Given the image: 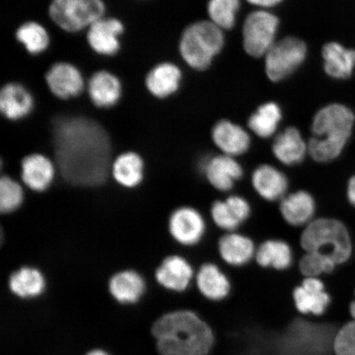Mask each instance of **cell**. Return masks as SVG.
Returning <instances> with one entry per match:
<instances>
[{
	"mask_svg": "<svg viewBox=\"0 0 355 355\" xmlns=\"http://www.w3.org/2000/svg\"><path fill=\"white\" fill-rule=\"evenodd\" d=\"M51 133L56 165L67 183L78 187L105 183L112 166V145L101 124L67 115L53 121Z\"/></svg>",
	"mask_w": 355,
	"mask_h": 355,
	"instance_id": "obj_1",
	"label": "cell"
},
{
	"mask_svg": "<svg viewBox=\"0 0 355 355\" xmlns=\"http://www.w3.org/2000/svg\"><path fill=\"white\" fill-rule=\"evenodd\" d=\"M152 332L161 355H208L215 344L209 324L190 310L164 314Z\"/></svg>",
	"mask_w": 355,
	"mask_h": 355,
	"instance_id": "obj_2",
	"label": "cell"
},
{
	"mask_svg": "<svg viewBox=\"0 0 355 355\" xmlns=\"http://www.w3.org/2000/svg\"><path fill=\"white\" fill-rule=\"evenodd\" d=\"M354 122L353 111L345 105L332 103L319 110L311 124L312 137L308 143L311 158L327 163L339 157L352 137Z\"/></svg>",
	"mask_w": 355,
	"mask_h": 355,
	"instance_id": "obj_3",
	"label": "cell"
},
{
	"mask_svg": "<svg viewBox=\"0 0 355 355\" xmlns=\"http://www.w3.org/2000/svg\"><path fill=\"white\" fill-rule=\"evenodd\" d=\"M225 32L209 20L193 22L182 33L179 51L186 64L196 71L210 68L215 58L223 50Z\"/></svg>",
	"mask_w": 355,
	"mask_h": 355,
	"instance_id": "obj_4",
	"label": "cell"
},
{
	"mask_svg": "<svg viewBox=\"0 0 355 355\" xmlns=\"http://www.w3.org/2000/svg\"><path fill=\"white\" fill-rule=\"evenodd\" d=\"M305 252H317L329 257L336 265L346 263L353 248L349 230L343 222L331 218L313 220L305 226L300 237Z\"/></svg>",
	"mask_w": 355,
	"mask_h": 355,
	"instance_id": "obj_5",
	"label": "cell"
},
{
	"mask_svg": "<svg viewBox=\"0 0 355 355\" xmlns=\"http://www.w3.org/2000/svg\"><path fill=\"white\" fill-rule=\"evenodd\" d=\"M105 12L104 0H52L49 6L52 21L71 33L88 29Z\"/></svg>",
	"mask_w": 355,
	"mask_h": 355,
	"instance_id": "obj_6",
	"label": "cell"
},
{
	"mask_svg": "<svg viewBox=\"0 0 355 355\" xmlns=\"http://www.w3.org/2000/svg\"><path fill=\"white\" fill-rule=\"evenodd\" d=\"M307 56L304 40L294 35L279 40L264 57L266 77L275 83L284 81L300 68Z\"/></svg>",
	"mask_w": 355,
	"mask_h": 355,
	"instance_id": "obj_7",
	"label": "cell"
},
{
	"mask_svg": "<svg viewBox=\"0 0 355 355\" xmlns=\"http://www.w3.org/2000/svg\"><path fill=\"white\" fill-rule=\"evenodd\" d=\"M279 19L268 10H257L248 15L242 29L243 48L254 59L265 57L277 42Z\"/></svg>",
	"mask_w": 355,
	"mask_h": 355,
	"instance_id": "obj_8",
	"label": "cell"
},
{
	"mask_svg": "<svg viewBox=\"0 0 355 355\" xmlns=\"http://www.w3.org/2000/svg\"><path fill=\"white\" fill-rule=\"evenodd\" d=\"M168 232L177 243L193 246L202 241L206 232V222L201 213L191 207H181L171 213Z\"/></svg>",
	"mask_w": 355,
	"mask_h": 355,
	"instance_id": "obj_9",
	"label": "cell"
},
{
	"mask_svg": "<svg viewBox=\"0 0 355 355\" xmlns=\"http://www.w3.org/2000/svg\"><path fill=\"white\" fill-rule=\"evenodd\" d=\"M123 22L115 17H101L87 29V40L92 50L100 55L114 56L121 48Z\"/></svg>",
	"mask_w": 355,
	"mask_h": 355,
	"instance_id": "obj_10",
	"label": "cell"
},
{
	"mask_svg": "<svg viewBox=\"0 0 355 355\" xmlns=\"http://www.w3.org/2000/svg\"><path fill=\"white\" fill-rule=\"evenodd\" d=\"M199 168L212 187L221 192L232 190L243 173L234 157L224 154L203 159Z\"/></svg>",
	"mask_w": 355,
	"mask_h": 355,
	"instance_id": "obj_11",
	"label": "cell"
},
{
	"mask_svg": "<svg viewBox=\"0 0 355 355\" xmlns=\"http://www.w3.org/2000/svg\"><path fill=\"white\" fill-rule=\"evenodd\" d=\"M46 82L52 94L62 100L78 96L85 87L81 71L68 62L53 64L46 72Z\"/></svg>",
	"mask_w": 355,
	"mask_h": 355,
	"instance_id": "obj_12",
	"label": "cell"
},
{
	"mask_svg": "<svg viewBox=\"0 0 355 355\" xmlns=\"http://www.w3.org/2000/svg\"><path fill=\"white\" fill-rule=\"evenodd\" d=\"M297 311L304 315L322 316L331 304V296L318 277H305L293 292Z\"/></svg>",
	"mask_w": 355,
	"mask_h": 355,
	"instance_id": "obj_13",
	"label": "cell"
},
{
	"mask_svg": "<svg viewBox=\"0 0 355 355\" xmlns=\"http://www.w3.org/2000/svg\"><path fill=\"white\" fill-rule=\"evenodd\" d=\"M211 139L222 154L234 158L246 153L251 146L250 133L228 119H221L213 126Z\"/></svg>",
	"mask_w": 355,
	"mask_h": 355,
	"instance_id": "obj_14",
	"label": "cell"
},
{
	"mask_svg": "<svg viewBox=\"0 0 355 355\" xmlns=\"http://www.w3.org/2000/svg\"><path fill=\"white\" fill-rule=\"evenodd\" d=\"M34 105L32 92L20 83H8L0 91V111L8 121H19L28 117Z\"/></svg>",
	"mask_w": 355,
	"mask_h": 355,
	"instance_id": "obj_15",
	"label": "cell"
},
{
	"mask_svg": "<svg viewBox=\"0 0 355 355\" xmlns=\"http://www.w3.org/2000/svg\"><path fill=\"white\" fill-rule=\"evenodd\" d=\"M157 282L168 291L183 292L193 277V269L187 260L179 255L166 257L155 270Z\"/></svg>",
	"mask_w": 355,
	"mask_h": 355,
	"instance_id": "obj_16",
	"label": "cell"
},
{
	"mask_svg": "<svg viewBox=\"0 0 355 355\" xmlns=\"http://www.w3.org/2000/svg\"><path fill=\"white\" fill-rule=\"evenodd\" d=\"M55 167L50 159L42 154L26 155L21 163V177L24 183L35 192H44L55 179Z\"/></svg>",
	"mask_w": 355,
	"mask_h": 355,
	"instance_id": "obj_17",
	"label": "cell"
},
{
	"mask_svg": "<svg viewBox=\"0 0 355 355\" xmlns=\"http://www.w3.org/2000/svg\"><path fill=\"white\" fill-rule=\"evenodd\" d=\"M183 73L180 67L171 62H163L153 67L146 74V89L153 96L166 99L179 91Z\"/></svg>",
	"mask_w": 355,
	"mask_h": 355,
	"instance_id": "obj_18",
	"label": "cell"
},
{
	"mask_svg": "<svg viewBox=\"0 0 355 355\" xmlns=\"http://www.w3.org/2000/svg\"><path fill=\"white\" fill-rule=\"evenodd\" d=\"M89 97L96 107L106 109L117 105L122 96V84L107 70L97 71L87 83Z\"/></svg>",
	"mask_w": 355,
	"mask_h": 355,
	"instance_id": "obj_19",
	"label": "cell"
},
{
	"mask_svg": "<svg viewBox=\"0 0 355 355\" xmlns=\"http://www.w3.org/2000/svg\"><path fill=\"white\" fill-rule=\"evenodd\" d=\"M272 153L283 165L295 166L304 161L309 146L298 128L291 126L275 137Z\"/></svg>",
	"mask_w": 355,
	"mask_h": 355,
	"instance_id": "obj_20",
	"label": "cell"
},
{
	"mask_svg": "<svg viewBox=\"0 0 355 355\" xmlns=\"http://www.w3.org/2000/svg\"><path fill=\"white\" fill-rule=\"evenodd\" d=\"M316 203L312 195L306 191L286 195L281 200L279 211L286 223L292 226H307L313 220Z\"/></svg>",
	"mask_w": 355,
	"mask_h": 355,
	"instance_id": "obj_21",
	"label": "cell"
},
{
	"mask_svg": "<svg viewBox=\"0 0 355 355\" xmlns=\"http://www.w3.org/2000/svg\"><path fill=\"white\" fill-rule=\"evenodd\" d=\"M252 184L261 198L274 202L286 196L288 182L287 177L277 168L261 165L252 173Z\"/></svg>",
	"mask_w": 355,
	"mask_h": 355,
	"instance_id": "obj_22",
	"label": "cell"
},
{
	"mask_svg": "<svg viewBox=\"0 0 355 355\" xmlns=\"http://www.w3.org/2000/svg\"><path fill=\"white\" fill-rule=\"evenodd\" d=\"M323 69L328 76L334 79H347L355 67V51L343 44L331 42L322 46Z\"/></svg>",
	"mask_w": 355,
	"mask_h": 355,
	"instance_id": "obj_23",
	"label": "cell"
},
{
	"mask_svg": "<svg viewBox=\"0 0 355 355\" xmlns=\"http://www.w3.org/2000/svg\"><path fill=\"white\" fill-rule=\"evenodd\" d=\"M146 282L136 270H124L114 274L109 282V291L119 303L135 304L144 295Z\"/></svg>",
	"mask_w": 355,
	"mask_h": 355,
	"instance_id": "obj_24",
	"label": "cell"
},
{
	"mask_svg": "<svg viewBox=\"0 0 355 355\" xmlns=\"http://www.w3.org/2000/svg\"><path fill=\"white\" fill-rule=\"evenodd\" d=\"M218 251L222 260L233 266L245 265L256 255L252 239L234 232H230L220 238Z\"/></svg>",
	"mask_w": 355,
	"mask_h": 355,
	"instance_id": "obj_25",
	"label": "cell"
},
{
	"mask_svg": "<svg viewBox=\"0 0 355 355\" xmlns=\"http://www.w3.org/2000/svg\"><path fill=\"white\" fill-rule=\"evenodd\" d=\"M197 286L201 294L211 301H221L230 295L232 286L225 274L215 264L207 263L199 269Z\"/></svg>",
	"mask_w": 355,
	"mask_h": 355,
	"instance_id": "obj_26",
	"label": "cell"
},
{
	"mask_svg": "<svg viewBox=\"0 0 355 355\" xmlns=\"http://www.w3.org/2000/svg\"><path fill=\"white\" fill-rule=\"evenodd\" d=\"M111 174L115 181L123 187L135 188L144 180V159L136 153H122L112 162Z\"/></svg>",
	"mask_w": 355,
	"mask_h": 355,
	"instance_id": "obj_27",
	"label": "cell"
},
{
	"mask_svg": "<svg viewBox=\"0 0 355 355\" xmlns=\"http://www.w3.org/2000/svg\"><path fill=\"white\" fill-rule=\"evenodd\" d=\"M8 287L19 298H35L41 295L46 288V279L37 268L22 266L11 274Z\"/></svg>",
	"mask_w": 355,
	"mask_h": 355,
	"instance_id": "obj_28",
	"label": "cell"
},
{
	"mask_svg": "<svg viewBox=\"0 0 355 355\" xmlns=\"http://www.w3.org/2000/svg\"><path fill=\"white\" fill-rule=\"evenodd\" d=\"M282 117V110L277 102H266L248 118V127L260 139H269L276 133Z\"/></svg>",
	"mask_w": 355,
	"mask_h": 355,
	"instance_id": "obj_29",
	"label": "cell"
},
{
	"mask_svg": "<svg viewBox=\"0 0 355 355\" xmlns=\"http://www.w3.org/2000/svg\"><path fill=\"white\" fill-rule=\"evenodd\" d=\"M256 260L261 268L286 270L293 263V252L288 244L281 239H269L261 243L256 252Z\"/></svg>",
	"mask_w": 355,
	"mask_h": 355,
	"instance_id": "obj_30",
	"label": "cell"
},
{
	"mask_svg": "<svg viewBox=\"0 0 355 355\" xmlns=\"http://www.w3.org/2000/svg\"><path fill=\"white\" fill-rule=\"evenodd\" d=\"M16 39L32 55H38L50 46V35L46 28L37 21H26L16 31Z\"/></svg>",
	"mask_w": 355,
	"mask_h": 355,
	"instance_id": "obj_31",
	"label": "cell"
},
{
	"mask_svg": "<svg viewBox=\"0 0 355 355\" xmlns=\"http://www.w3.org/2000/svg\"><path fill=\"white\" fill-rule=\"evenodd\" d=\"M241 6V0H209L207 7L209 21L224 32L232 30Z\"/></svg>",
	"mask_w": 355,
	"mask_h": 355,
	"instance_id": "obj_32",
	"label": "cell"
},
{
	"mask_svg": "<svg viewBox=\"0 0 355 355\" xmlns=\"http://www.w3.org/2000/svg\"><path fill=\"white\" fill-rule=\"evenodd\" d=\"M24 191L21 185L8 176L0 180V210L2 213L13 212L20 207L24 201Z\"/></svg>",
	"mask_w": 355,
	"mask_h": 355,
	"instance_id": "obj_33",
	"label": "cell"
},
{
	"mask_svg": "<svg viewBox=\"0 0 355 355\" xmlns=\"http://www.w3.org/2000/svg\"><path fill=\"white\" fill-rule=\"evenodd\" d=\"M335 261L317 252H305L300 261V270L305 277H318L335 270Z\"/></svg>",
	"mask_w": 355,
	"mask_h": 355,
	"instance_id": "obj_34",
	"label": "cell"
},
{
	"mask_svg": "<svg viewBox=\"0 0 355 355\" xmlns=\"http://www.w3.org/2000/svg\"><path fill=\"white\" fill-rule=\"evenodd\" d=\"M333 349L336 355H355V321L346 323L336 332Z\"/></svg>",
	"mask_w": 355,
	"mask_h": 355,
	"instance_id": "obj_35",
	"label": "cell"
},
{
	"mask_svg": "<svg viewBox=\"0 0 355 355\" xmlns=\"http://www.w3.org/2000/svg\"><path fill=\"white\" fill-rule=\"evenodd\" d=\"M211 215L214 223L226 232H233L239 225V221L235 218L228 204L225 201H216L212 204Z\"/></svg>",
	"mask_w": 355,
	"mask_h": 355,
	"instance_id": "obj_36",
	"label": "cell"
},
{
	"mask_svg": "<svg viewBox=\"0 0 355 355\" xmlns=\"http://www.w3.org/2000/svg\"><path fill=\"white\" fill-rule=\"evenodd\" d=\"M226 203L228 204L230 209L232 210L235 218H236L239 223L242 224L250 216L251 207L245 199L242 197L233 195L225 200Z\"/></svg>",
	"mask_w": 355,
	"mask_h": 355,
	"instance_id": "obj_37",
	"label": "cell"
},
{
	"mask_svg": "<svg viewBox=\"0 0 355 355\" xmlns=\"http://www.w3.org/2000/svg\"><path fill=\"white\" fill-rule=\"evenodd\" d=\"M246 1L255 7L259 8V10H268L281 4L284 0H246Z\"/></svg>",
	"mask_w": 355,
	"mask_h": 355,
	"instance_id": "obj_38",
	"label": "cell"
},
{
	"mask_svg": "<svg viewBox=\"0 0 355 355\" xmlns=\"http://www.w3.org/2000/svg\"><path fill=\"white\" fill-rule=\"evenodd\" d=\"M347 198L350 204L355 207V175L349 180L347 187Z\"/></svg>",
	"mask_w": 355,
	"mask_h": 355,
	"instance_id": "obj_39",
	"label": "cell"
},
{
	"mask_svg": "<svg viewBox=\"0 0 355 355\" xmlns=\"http://www.w3.org/2000/svg\"><path fill=\"white\" fill-rule=\"evenodd\" d=\"M86 355H109L107 353L101 349H94L87 353Z\"/></svg>",
	"mask_w": 355,
	"mask_h": 355,
	"instance_id": "obj_40",
	"label": "cell"
},
{
	"mask_svg": "<svg viewBox=\"0 0 355 355\" xmlns=\"http://www.w3.org/2000/svg\"><path fill=\"white\" fill-rule=\"evenodd\" d=\"M349 313L352 314L355 321V300L349 305Z\"/></svg>",
	"mask_w": 355,
	"mask_h": 355,
	"instance_id": "obj_41",
	"label": "cell"
}]
</instances>
